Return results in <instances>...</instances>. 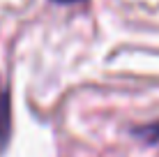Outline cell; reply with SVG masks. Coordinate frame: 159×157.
<instances>
[{"mask_svg": "<svg viewBox=\"0 0 159 157\" xmlns=\"http://www.w3.org/2000/svg\"><path fill=\"white\" fill-rule=\"evenodd\" d=\"M134 136L143 139L145 143H157L159 141V120L157 122H150V125H141V127H134Z\"/></svg>", "mask_w": 159, "mask_h": 157, "instance_id": "cell-2", "label": "cell"}, {"mask_svg": "<svg viewBox=\"0 0 159 157\" xmlns=\"http://www.w3.org/2000/svg\"><path fill=\"white\" fill-rule=\"evenodd\" d=\"M9 125H12V111H9V95H0V148L9 139Z\"/></svg>", "mask_w": 159, "mask_h": 157, "instance_id": "cell-1", "label": "cell"}, {"mask_svg": "<svg viewBox=\"0 0 159 157\" xmlns=\"http://www.w3.org/2000/svg\"><path fill=\"white\" fill-rule=\"evenodd\" d=\"M56 2H62V5H67V2H81V0H56Z\"/></svg>", "mask_w": 159, "mask_h": 157, "instance_id": "cell-3", "label": "cell"}]
</instances>
